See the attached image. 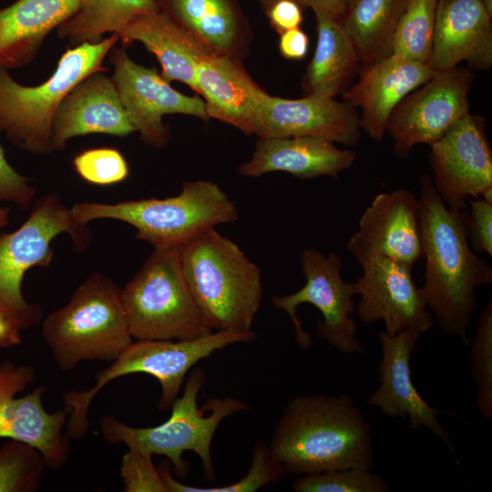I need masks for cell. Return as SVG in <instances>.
Instances as JSON below:
<instances>
[{
  "label": "cell",
  "mask_w": 492,
  "mask_h": 492,
  "mask_svg": "<svg viewBox=\"0 0 492 492\" xmlns=\"http://www.w3.org/2000/svg\"><path fill=\"white\" fill-rule=\"evenodd\" d=\"M71 211L82 223L118 220L137 230L136 238L154 248H180L201 233L239 218L235 203L215 182L185 181L181 191L165 199L117 203L80 202Z\"/></svg>",
  "instance_id": "obj_4"
},
{
  "label": "cell",
  "mask_w": 492,
  "mask_h": 492,
  "mask_svg": "<svg viewBox=\"0 0 492 492\" xmlns=\"http://www.w3.org/2000/svg\"><path fill=\"white\" fill-rule=\"evenodd\" d=\"M35 378L31 365L11 361L0 364V438L30 444L41 452L46 467L57 470L67 463L70 449L69 437L63 433L68 412L45 409L44 386L17 397Z\"/></svg>",
  "instance_id": "obj_14"
},
{
  "label": "cell",
  "mask_w": 492,
  "mask_h": 492,
  "mask_svg": "<svg viewBox=\"0 0 492 492\" xmlns=\"http://www.w3.org/2000/svg\"><path fill=\"white\" fill-rule=\"evenodd\" d=\"M437 0H405L391 44V54L428 64Z\"/></svg>",
  "instance_id": "obj_31"
},
{
  "label": "cell",
  "mask_w": 492,
  "mask_h": 492,
  "mask_svg": "<svg viewBox=\"0 0 492 492\" xmlns=\"http://www.w3.org/2000/svg\"><path fill=\"white\" fill-rule=\"evenodd\" d=\"M121 298L136 340H190L213 332L186 282L179 248H154Z\"/></svg>",
  "instance_id": "obj_9"
},
{
  "label": "cell",
  "mask_w": 492,
  "mask_h": 492,
  "mask_svg": "<svg viewBox=\"0 0 492 492\" xmlns=\"http://www.w3.org/2000/svg\"><path fill=\"white\" fill-rule=\"evenodd\" d=\"M308 36L299 27L282 32L280 36L279 49L282 56L299 60L308 51Z\"/></svg>",
  "instance_id": "obj_41"
},
{
  "label": "cell",
  "mask_w": 492,
  "mask_h": 492,
  "mask_svg": "<svg viewBox=\"0 0 492 492\" xmlns=\"http://www.w3.org/2000/svg\"><path fill=\"white\" fill-rule=\"evenodd\" d=\"M205 383L204 371L200 367L192 369L181 396L170 407V416L156 426L134 427L112 415H105L100 421L104 439L111 444L123 443L128 449L164 456L180 477L189 473V465L182 455L192 451L200 456L205 477L215 479L210 449L214 434L224 418L249 406L241 400L226 397L212 398L200 409L197 399Z\"/></svg>",
  "instance_id": "obj_7"
},
{
  "label": "cell",
  "mask_w": 492,
  "mask_h": 492,
  "mask_svg": "<svg viewBox=\"0 0 492 492\" xmlns=\"http://www.w3.org/2000/svg\"><path fill=\"white\" fill-rule=\"evenodd\" d=\"M8 213L9 210L7 208L0 206V228L5 227L8 223Z\"/></svg>",
  "instance_id": "obj_44"
},
{
  "label": "cell",
  "mask_w": 492,
  "mask_h": 492,
  "mask_svg": "<svg viewBox=\"0 0 492 492\" xmlns=\"http://www.w3.org/2000/svg\"><path fill=\"white\" fill-rule=\"evenodd\" d=\"M159 471L167 492H254L268 484L278 482L284 474L282 464L272 456L262 439L254 445L247 474L231 485L200 487L183 484L171 476L168 461L161 463Z\"/></svg>",
  "instance_id": "obj_32"
},
{
  "label": "cell",
  "mask_w": 492,
  "mask_h": 492,
  "mask_svg": "<svg viewBox=\"0 0 492 492\" xmlns=\"http://www.w3.org/2000/svg\"><path fill=\"white\" fill-rule=\"evenodd\" d=\"M415 330H405L395 335L379 332L382 358L378 365L379 387L367 400L390 418L409 419L411 430L427 428L438 437L450 453L455 445L446 429L438 420L446 411L426 403L412 381L411 355L421 337Z\"/></svg>",
  "instance_id": "obj_19"
},
{
  "label": "cell",
  "mask_w": 492,
  "mask_h": 492,
  "mask_svg": "<svg viewBox=\"0 0 492 492\" xmlns=\"http://www.w3.org/2000/svg\"><path fill=\"white\" fill-rule=\"evenodd\" d=\"M198 93L202 95L208 118L253 134L261 104L268 94L231 55L211 53L197 66Z\"/></svg>",
  "instance_id": "obj_23"
},
{
  "label": "cell",
  "mask_w": 492,
  "mask_h": 492,
  "mask_svg": "<svg viewBox=\"0 0 492 492\" xmlns=\"http://www.w3.org/2000/svg\"><path fill=\"white\" fill-rule=\"evenodd\" d=\"M20 332L21 330L0 314V349L20 344Z\"/></svg>",
  "instance_id": "obj_43"
},
{
  "label": "cell",
  "mask_w": 492,
  "mask_h": 492,
  "mask_svg": "<svg viewBox=\"0 0 492 492\" xmlns=\"http://www.w3.org/2000/svg\"><path fill=\"white\" fill-rule=\"evenodd\" d=\"M470 210L465 211L469 244L477 254L492 256V202L482 198L468 200Z\"/></svg>",
  "instance_id": "obj_38"
},
{
  "label": "cell",
  "mask_w": 492,
  "mask_h": 492,
  "mask_svg": "<svg viewBox=\"0 0 492 492\" xmlns=\"http://www.w3.org/2000/svg\"><path fill=\"white\" fill-rule=\"evenodd\" d=\"M356 157L353 150L311 137L260 138L239 173L256 178L282 171L303 179L320 176L338 179L342 171L353 166Z\"/></svg>",
  "instance_id": "obj_24"
},
{
  "label": "cell",
  "mask_w": 492,
  "mask_h": 492,
  "mask_svg": "<svg viewBox=\"0 0 492 492\" xmlns=\"http://www.w3.org/2000/svg\"><path fill=\"white\" fill-rule=\"evenodd\" d=\"M301 268L305 284L297 292L272 296V304L283 310L291 318L298 345L311 348L310 333L305 332L297 315V308L311 303L323 315L316 326L317 336L347 354H362L363 344L357 337L356 320L352 316L356 305L353 282L342 277V260L336 252L325 256L320 251L308 248L301 255Z\"/></svg>",
  "instance_id": "obj_11"
},
{
  "label": "cell",
  "mask_w": 492,
  "mask_h": 492,
  "mask_svg": "<svg viewBox=\"0 0 492 492\" xmlns=\"http://www.w3.org/2000/svg\"><path fill=\"white\" fill-rule=\"evenodd\" d=\"M35 193V188L29 180L9 164L0 144V200L12 202L26 210L30 207Z\"/></svg>",
  "instance_id": "obj_39"
},
{
  "label": "cell",
  "mask_w": 492,
  "mask_h": 492,
  "mask_svg": "<svg viewBox=\"0 0 492 492\" xmlns=\"http://www.w3.org/2000/svg\"><path fill=\"white\" fill-rule=\"evenodd\" d=\"M436 72L428 64L390 54L366 66L358 81L343 93V97L360 109L361 129L381 142L395 107Z\"/></svg>",
  "instance_id": "obj_20"
},
{
  "label": "cell",
  "mask_w": 492,
  "mask_h": 492,
  "mask_svg": "<svg viewBox=\"0 0 492 492\" xmlns=\"http://www.w3.org/2000/svg\"><path fill=\"white\" fill-rule=\"evenodd\" d=\"M118 35L123 43L140 42L154 54L168 82L180 81L198 93L197 66L213 52L166 13L158 9L142 15Z\"/></svg>",
  "instance_id": "obj_25"
},
{
  "label": "cell",
  "mask_w": 492,
  "mask_h": 492,
  "mask_svg": "<svg viewBox=\"0 0 492 492\" xmlns=\"http://www.w3.org/2000/svg\"><path fill=\"white\" fill-rule=\"evenodd\" d=\"M360 265L362 274L353 283L360 296L355 311L362 323L383 322L390 335L405 330L424 333L433 327L435 321L411 268L383 257Z\"/></svg>",
  "instance_id": "obj_17"
},
{
  "label": "cell",
  "mask_w": 492,
  "mask_h": 492,
  "mask_svg": "<svg viewBox=\"0 0 492 492\" xmlns=\"http://www.w3.org/2000/svg\"><path fill=\"white\" fill-rule=\"evenodd\" d=\"M44 456L26 442L9 439L0 447V492H34L44 468Z\"/></svg>",
  "instance_id": "obj_33"
},
{
  "label": "cell",
  "mask_w": 492,
  "mask_h": 492,
  "mask_svg": "<svg viewBox=\"0 0 492 492\" xmlns=\"http://www.w3.org/2000/svg\"><path fill=\"white\" fill-rule=\"evenodd\" d=\"M158 9L156 0H80L76 13L58 26L57 35L74 46L96 43L105 34H119L137 17Z\"/></svg>",
  "instance_id": "obj_30"
},
{
  "label": "cell",
  "mask_w": 492,
  "mask_h": 492,
  "mask_svg": "<svg viewBox=\"0 0 492 492\" xmlns=\"http://www.w3.org/2000/svg\"><path fill=\"white\" fill-rule=\"evenodd\" d=\"M80 0H16L0 8V67L30 63L47 35L77 10Z\"/></svg>",
  "instance_id": "obj_26"
},
{
  "label": "cell",
  "mask_w": 492,
  "mask_h": 492,
  "mask_svg": "<svg viewBox=\"0 0 492 492\" xmlns=\"http://www.w3.org/2000/svg\"><path fill=\"white\" fill-rule=\"evenodd\" d=\"M488 15L492 17V0H481Z\"/></svg>",
  "instance_id": "obj_45"
},
{
  "label": "cell",
  "mask_w": 492,
  "mask_h": 492,
  "mask_svg": "<svg viewBox=\"0 0 492 492\" xmlns=\"http://www.w3.org/2000/svg\"><path fill=\"white\" fill-rule=\"evenodd\" d=\"M472 378L477 386L476 404L481 415L492 419V298L478 314L470 343Z\"/></svg>",
  "instance_id": "obj_34"
},
{
  "label": "cell",
  "mask_w": 492,
  "mask_h": 492,
  "mask_svg": "<svg viewBox=\"0 0 492 492\" xmlns=\"http://www.w3.org/2000/svg\"><path fill=\"white\" fill-rule=\"evenodd\" d=\"M257 333L211 332L190 340H137L132 342L107 368L95 374L96 384L87 390H67L64 408L68 412L67 435L82 438L89 427L87 412L95 396L110 382L132 374H147L158 380L161 395L157 408L169 409L179 396L186 375L200 360L230 344L250 343Z\"/></svg>",
  "instance_id": "obj_6"
},
{
  "label": "cell",
  "mask_w": 492,
  "mask_h": 492,
  "mask_svg": "<svg viewBox=\"0 0 492 492\" xmlns=\"http://www.w3.org/2000/svg\"><path fill=\"white\" fill-rule=\"evenodd\" d=\"M270 451L284 473L311 475L374 466L372 428L348 394L302 395L279 419Z\"/></svg>",
  "instance_id": "obj_2"
},
{
  "label": "cell",
  "mask_w": 492,
  "mask_h": 492,
  "mask_svg": "<svg viewBox=\"0 0 492 492\" xmlns=\"http://www.w3.org/2000/svg\"><path fill=\"white\" fill-rule=\"evenodd\" d=\"M42 335L63 372L83 361L113 362L133 342L121 289L96 272L43 322Z\"/></svg>",
  "instance_id": "obj_5"
},
{
  "label": "cell",
  "mask_w": 492,
  "mask_h": 492,
  "mask_svg": "<svg viewBox=\"0 0 492 492\" xmlns=\"http://www.w3.org/2000/svg\"><path fill=\"white\" fill-rule=\"evenodd\" d=\"M424 284L426 307L446 333L467 342V331L477 307L476 290L492 283V268L471 248L465 210H450L432 179H419Z\"/></svg>",
  "instance_id": "obj_1"
},
{
  "label": "cell",
  "mask_w": 492,
  "mask_h": 492,
  "mask_svg": "<svg viewBox=\"0 0 492 492\" xmlns=\"http://www.w3.org/2000/svg\"><path fill=\"white\" fill-rule=\"evenodd\" d=\"M361 130L359 113L344 100L316 94L296 99L267 94L253 134L260 138L311 137L352 147L359 142Z\"/></svg>",
  "instance_id": "obj_18"
},
{
  "label": "cell",
  "mask_w": 492,
  "mask_h": 492,
  "mask_svg": "<svg viewBox=\"0 0 492 492\" xmlns=\"http://www.w3.org/2000/svg\"><path fill=\"white\" fill-rule=\"evenodd\" d=\"M120 40L117 33L96 43L84 42L60 56L52 76L27 87L0 67V132L21 149L43 155L52 152V119L69 91L86 77L107 71L103 61Z\"/></svg>",
  "instance_id": "obj_8"
},
{
  "label": "cell",
  "mask_w": 492,
  "mask_h": 492,
  "mask_svg": "<svg viewBox=\"0 0 492 492\" xmlns=\"http://www.w3.org/2000/svg\"><path fill=\"white\" fill-rule=\"evenodd\" d=\"M317 44L302 86L307 95L335 97L346 87L359 61L341 22L315 14Z\"/></svg>",
  "instance_id": "obj_27"
},
{
  "label": "cell",
  "mask_w": 492,
  "mask_h": 492,
  "mask_svg": "<svg viewBox=\"0 0 492 492\" xmlns=\"http://www.w3.org/2000/svg\"><path fill=\"white\" fill-rule=\"evenodd\" d=\"M473 79L470 70L457 67L436 71L409 93L395 107L385 127L394 155L403 159L416 145H431L468 114Z\"/></svg>",
  "instance_id": "obj_12"
},
{
  "label": "cell",
  "mask_w": 492,
  "mask_h": 492,
  "mask_svg": "<svg viewBox=\"0 0 492 492\" xmlns=\"http://www.w3.org/2000/svg\"><path fill=\"white\" fill-rule=\"evenodd\" d=\"M346 248L360 264L383 257L413 269L422 258L418 198L402 188L377 194L361 215Z\"/></svg>",
  "instance_id": "obj_16"
},
{
  "label": "cell",
  "mask_w": 492,
  "mask_h": 492,
  "mask_svg": "<svg viewBox=\"0 0 492 492\" xmlns=\"http://www.w3.org/2000/svg\"><path fill=\"white\" fill-rule=\"evenodd\" d=\"M491 20L481 0H437L429 66L444 71L467 62L474 69H489Z\"/></svg>",
  "instance_id": "obj_22"
},
{
  "label": "cell",
  "mask_w": 492,
  "mask_h": 492,
  "mask_svg": "<svg viewBox=\"0 0 492 492\" xmlns=\"http://www.w3.org/2000/svg\"><path fill=\"white\" fill-rule=\"evenodd\" d=\"M433 185L453 210L469 199L492 202V152L482 118L466 114L429 145Z\"/></svg>",
  "instance_id": "obj_13"
},
{
  "label": "cell",
  "mask_w": 492,
  "mask_h": 492,
  "mask_svg": "<svg viewBox=\"0 0 492 492\" xmlns=\"http://www.w3.org/2000/svg\"><path fill=\"white\" fill-rule=\"evenodd\" d=\"M356 0H347V9L355 2Z\"/></svg>",
  "instance_id": "obj_46"
},
{
  "label": "cell",
  "mask_w": 492,
  "mask_h": 492,
  "mask_svg": "<svg viewBox=\"0 0 492 492\" xmlns=\"http://www.w3.org/2000/svg\"><path fill=\"white\" fill-rule=\"evenodd\" d=\"M159 8L211 52L235 56L241 18L232 0H156Z\"/></svg>",
  "instance_id": "obj_28"
},
{
  "label": "cell",
  "mask_w": 492,
  "mask_h": 492,
  "mask_svg": "<svg viewBox=\"0 0 492 492\" xmlns=\"http://www.w3.org/2000/svg\"><path fill=\"white\" fill-rule=\"evenodd\" d=\"M62 233L70 236L77 251L91 241L87 224L75 219L57 194L47 193L35 203L18 229L0 235V314L21 331L36 325L43 314L39 304L25 299L23 278L33 267L50 265L52 241Z\"/></svg>",
  "instance_id": "obj_10"
},
{
  "label": "cell",
  "mask_w": 492,
  "mask_h": 492,
  "mask_svg": "<svg viewBox=\"0 0 492 492\" xmlns=\"http://www.w3.org/2000/svg\"><path fill=\"white\" fill-rule=\"evenodd\" d=\"M405 0H356L342 26L365 67L391 54L393 35Z\"/></svg>",
  "instance_id": "obj_29"
},
{
  "label": "cell",
  "mask_w": 492,
  "mask_h": 492,
  "mask_svg": "<svg viewBox=\"0 0 492 492\" xmlns=\"http://www.w3.org/2000/svg\"><path fill=\"white\" fill-rule=\"evenodd\" d=\"M184 278L212 330L252 332L263 297L260 267L210 229L179 248Z\"/></svg>",
  "instance_id": "obj_3"
},
{
  "label": "cell",
  "mask_w": 492,
  "mask_h": 492,
  "mask_svg": "<svg viewBox=\"0 0 492 492\" xmlns=\"http://www.w3.org/2000/svg\"><path fill=\"white\" fill-rule=\"evenodd\" d=\"M272 27L280 34L297 28L302 22L301 5L292 0H276L267 7Z\"/></svg>",
  "instance_id": "obj_40"
},
{
  "label": "cell",
  "mask_w": 492,
  "mask_h": 492,
  "mask_svg": "<svg viewBox=\"0 0 492 492\" xmlns=\"http://www.w3.org/2000/svg\"><path fill=\"white\" fill-rule=\"evenodd\" d=\"M76 172L86 181L96 185H111L128 177L129 169L122 153L113 148L83 150L73 159Z\"/></svg>",
  "instance_id": "obj_36"
},
{
  "label": "cell",
  "mask_w": 492,
  "mask_h": 492,
  "mask_svg": "<svg viewBox=\"0 0 492 492\" xmlns=\"http://www.w3.org/2000/svg\"><path fill=\"white\" fill-rule=\"evenodd\" d=\"M266 8L276 0H261ZM311 8L314 14H323L342 23L347 12V0H292Z\"/></svg>",
  "instance_id": "obj_42"
},
{
  "label": "cell",
  "mask_w": 492,
  "mask_h": 492,
  "mask_svg": "<svg viewBox=\"0 0 492 492\" xmlns=\"http://www.w3.org/2000/svg\"><path fill=\"white\" fill-rule=\"evenodd\" d=\"M136 131L112 78L106 72L79 81L58 105L52 119V151L73 138L93 134L126 137Z\"/></svg>",
  "instance_id": "obj_21"
},
{
  "label": "cell",
  "mask_w": 492,
  "mask_h": 492,
  "mask_svg": "<svg viewBox=\"0 0 492 492\" xmlns=\"http://www.w3.org/2000/svg\"><path fill=\"white\" fill-rule=\"evenodd\" d=\"M109 60L121 103L146 144L160 149L168 143L169 133L162 121L165 115L208 118L204 99L177 91L155 68L134 62L125 48H114Z\"/></svg>",
  "instance_id": "obj_15"
},
{
  "label": "cell",
  "mask_w": 492,
  "mask_h": 492,
  "mask_svg": "<svg viewBox=\"0 0 492 492\" xmlns=\"http://www.w3.org/2000/svg\"><path fill=\"white\" fill-rule=\"evenodd\" d=\"M295 492H388L385 479L371 469L350 467L300 476L292 484Z\"/></svg>",
  "instance_id": "obj_35"
},
{
  "label": "cell",
  "mask_w": 492,
  "mask_h": 492,
  "mask_svg": "<svg viewBox=\"0 0 492 492\" xmlns=\"http://www.w3.org/2000/svg\"><path fill=\"white\" fill-rule=\"evenodd\" d=\"M152 455L128 449L123 456L120 476L126 492H167L159 468L152 462Z\"/></svg>",
  "instance_id": "obj_37"
}]
</instances>
